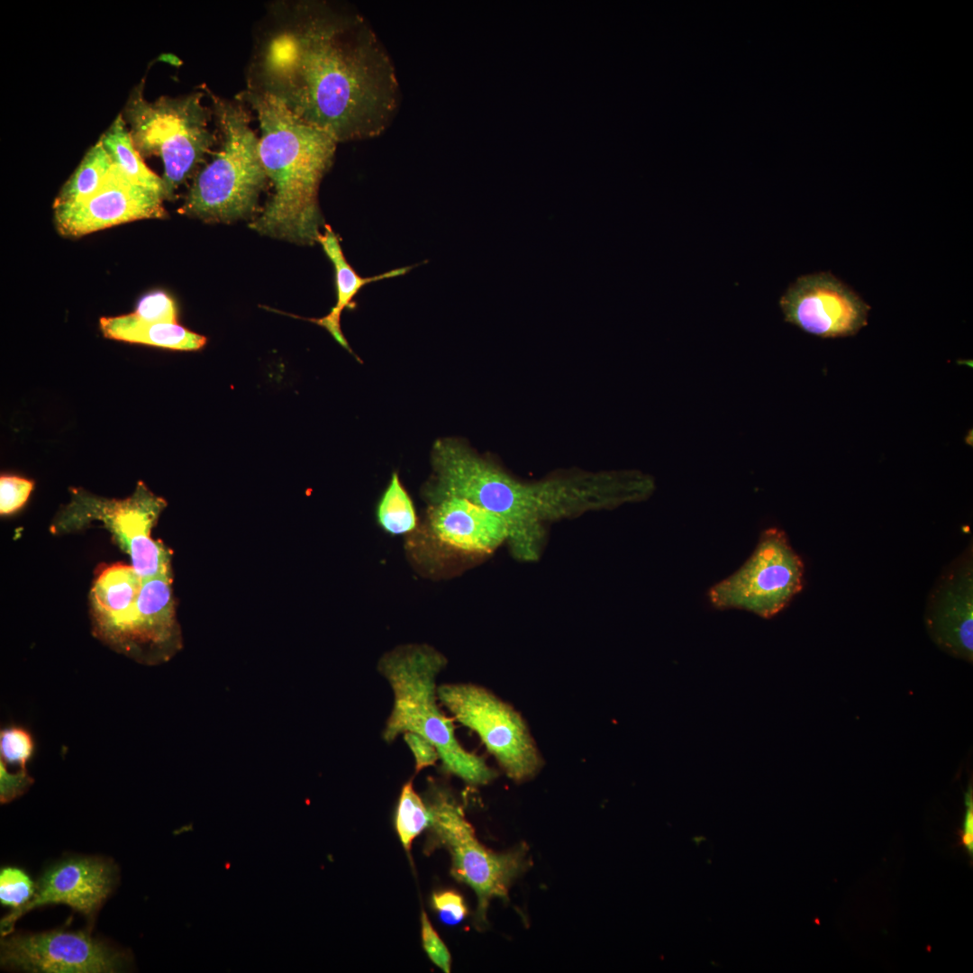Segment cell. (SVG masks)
Listing matches in <instances>:
<instances>
[{"label":"cell","mask_w":973,"mask_h":973,"mask_svg":"<svg viewBox=\"0 0 973 973\" xmlns=\"http://www.w3.org/2000/svg\"><path fill=\"white\" fill-rule=\"evenodd\" d=\"M246 81L337 142L381 134L400 100L395 67L367 20L330 1L271 2Z\"/></svg>","instance_id":"6da1fadb"},{"label":"cell","mask_w":973,"mask_h":973,"mask_svg":"<svg viewBox=\"0 0 973 973\" xmlns=\"http://www.w3.org/2000/svg\"><path fill=\"white\" fill-rule=\"evenodd\" d=\"M445 492L498 515L508 529L512 555L539 559L548 523L586 513L610 510L649 498L655 481L635 469L576 472L523 481L471 449L458 451L443 475Z\"/></svg>","instance_id":"7a4b0ae2"},{"label":"cell","mask_w":973,"mask_h":973,"mask_svg":"<svg viewBox=\"0 0 973 973\" xmlns=\"http://www.w3.org/2000/svg\"><path fill=\"white\" fill-rule=\"evenodd\" d=\"M236 97L257 114L259 155L274 187L250 229L298 244L317 242L323 225L319 186L333 163L338 142L266 94L246 88Z\"/></svg>","instance_id":"3957f363"},{"label":"cell","mask_w":973,"mask_h":973,"mask_svg":"<svg viewBox=\"0 0 973 973\" xmlns=\"http://www.w3.org/2000/svg\"><path fill=\"white\" fill-rule=\"evenodd\" d=\"M446 665V657L427 644L400 646L381 657L377 668L394 696L382 738L389 743L402 733H417L435 746L446 773L470 785L488 784L496 772L461 746L452 720L438 705L436 678Z\"/></svg>","instance_id":"277c9868"},{"label":"cell","mask_w":973,"mask_h":973,"mask_svg":"<svg viewBox=\"0 0 973 973\" xmlns=\"http://www.w3.org/2000/svg\"><path fill=\"white\" fill-rule=\"evenodd\" d=\"M209 94L218 149L194 179L180 209L206 222H231L254 212L268 177L251 110L239 98Z\"/></svg>","instance_id":"5b68a950"},{"label":"cell","mask_w":973,"mask_h":973,"mask_svg":"<svg viewBox=\"0 0 973 973\" xmlns=\"http://www.w3.org/2000/svg\"><path fill=\"white\" fill-rule=\"evenodd\" d=\"M203 92L181 96L144 99L142 84L131 95L125 115L139 153L158 155L164 164L162 177L165 199L177 188L217 143L216 132L209 129L210 107L203 105Z\"/></svg>","instance_id":"8992f818"},{"label":"cell","mask_w":973,"mask_h":973,"mask_svg":"<svg viewBox=\"0 0 973 973\" xmlns=\"http://www.w3.org/2000/svg\"><path fill=\"white\" fill-rule=\"evenodd\" d=\"M430 814L427 852L444 848L450 857V874L476 894L474 923L483 929L494 898L508 899L513 882L526 869L525 846L495 852L476 837L461 806L445 788L432 787L426 804Z\"/></svg>","instance_id":"52a82bcc"},{"label":"cell","mask_w":973,"mask_h":973,"mask_svg":"<svg viewBox=\"0 0 973 973\" xmlns=\"http://www.w3.org/2000/svg\"><path fill=\"white\" fill-rule=\"evenodd\" d=\"M805 565L786 532L765 529L750 556L733 573L714 584L707 600L715 609L742 610L771 618L804 587Z\"/></svg>","instance_id":"ba28073f"},{"label":"cell","mask_w":973,"mask_h":973,"mask_svg":"<svg viewBox=\"0 0 973 973\" xmlns=\"http://www.w3.org/2000/svg\"><path fill=\"white\" fill-rule=\"evenodd\" d=\"M438 700L453 718L475 732L505 774L515 781L532 777L541 759L522 716L483 687L442 684Z\"/></svg>","instance_id":"9c48e42d"},{"label":"cell","mask_w":973,"mask_h":973,"mask_svg":"<svg viewBox=\"0 0 973 973\" xmlns=\"http://www.w3.org/2000/svg\"><path fill=\"white\" fill-rule=\"evenodd\" d=\"M787 323L823 338L855 335L868 323L870 307L830 272L799 277L780 297Z\"/></svg>","instance_id":"30bf717a"},{"label":"cell","mask_w":973,"mask_h":973,"mask_svg":"<svg viewBox=\"0 0 973 973\" xmlns=\"http://www.w3.org/2000/svg\"><path fill=\"white\" fill-rule=\"evenodd\" d=\"M0 959L5 967L45 973L114 972L123 965L119 952L89 932L61 929L4 939Z\"/></svg>","instance_id":"8fae6325"},{"label":"cell","mask_w":973,"mask_h":973,"mask_svg":"<svg viewBox=\"0 0 973 973\" xmlns=\"http://www.w3.org/2000/svg\"><path fill=\"white\" fill-rule=\"evenodd\" d=\"M72 514L80 519H98L114 533L131 556L132 566L142 580L169 573V553L150 538V530L165 503L150 494L142 484L132 497L123 501L93 496L74 497Z\"/></svg>","instance_id":"7c38bea8"},{"label":"cell","mask_w":973,"mask_h":973,"mask_svg":"<svg viewBox=\"0 0 973 973\" xmlns=\"http://www.w3.org/2000/svg\"><path fill=\"white\" fill-rule=\"evenodd\" d=\"M162 195L131 179L113 164L101 186L88 197L53 206L58 232L78 238L123 223L167 216Z\"/></svg>","instance_id":"4fadbf2b"},{"label":"cell","mask_w":973,"mask_h":973,"mask_svg":"<svg viewBox=\"0 0 973 973\" xmlns=\"http://www.w3.org/2000/svg\"><path fill=\"white\" fill-rule=\"evenodd\" d=\"M924 623L932 641L952 657L973 659L972 547L943 570L931 591Z\"/></svg>","instance_id":"5bb4252c"},{"label":"cell","mask_w":973,"mask_h":973,"mask_svg":"<svg viewBox=\"0 0 973 973\" xmlns=\"http://www.w3.org/2000/svg\"><path fill=\"white\" fill-rule=\"evenodd\" d=\"M114 880L112 865L99 859L73 858L59 862L41 877L32 898L2 919L1 934L11 933L19 917L45 905L64 904L93 919L110 894Z\"/></svg>","instance_id":"9a60e30c"},{"label":"cell","mask_w":973,"mask_h":973,"mask_svg":"<svg viewBox=\"0 0 973 973\" xmlns=\"http://www.w3.org/2000/svg\"><path fill=\"white\" fill-rule=\"evenodd\" d=\"M170 573L143 580L135 608L118 651L138 662L156 665L180 648Z\"/></svg>","instance_id":"2e32d148"},{"label":"cell","mask_w":973,"mask_h":973,"mask_svg":"<svg viewBox=\"0 0 973 973\" xmlns=\"http://www.w3.org/2000/svg\"><path fill=\"white\" fill-rule=\"evenodd\" d=\"M429 512L433 534L445 545L470 554H488L508 540L498 515L461 497L434 501Z\"/></svg>","instance_id":"e0dca14e"},{"label":"cell","mask_w":973,"mask_h":973,"mask_svg":"<svg viewBox=\"0 0 973 973\" xmlns=\"http://www.w3.org/2000/svg\"><path fill=\"white\" fill-rule=\"evenodd\" d=\"M143 580L133 566L114 564L98 576L91 592L95 634L119 650Z\"/></svg>","instance_id":"ac0fdd59"},{"label":"cell","mask_w":973,"mask_h":973,"mask_svg":"<svg viewBox=\"0 0 973 973\" xmlns=\"http://www.w3.org/2000/svg\"><path fill=\"white\" fill-rule=\"evenodd\" d=\"M324 232L318 236L317 242L321 244L324 253L333 265L337 301L327 315L319 319H311V321L324 327L342 347L350 351L340 326V317L342 310L351 305L354 296L367 284L405 275L413 267L398 268L372 277H361L347 261L340 241L332 227L324 224Z\"/></svg>","instance_id":"d6986e66"},{"label":"cell","mask_w":973,"mask_h":973,"mask_svg":"<svg viewBox=\"0 0 973 973\" xmlns=\"http://www.w3.org/2000/svg\"><path fill=\"white\" fill-rule=\"evenodd\" d=\"M100 328L110 339L141 343L179 350H196L206 343L203 335L190 332L178 323H148L133 314L102 317Z\"/></svg>","instance_id":"ffe728a7"},{"label":"cell","mask_w":973,"mask_h":973,"mask_svg":"<svg viewBox=\"0 0 973 973\" xmlns=\"http://www.w3.org/2000/svg\"><path fill=\"white\" fill-rule=\"evenodd\" d=\"M99 141L113 164L116 165L133 181L162 195L164 197L162 177L145 165L141 154L135 148L131 132L125 127L122 114L115 118Z\"/></svg>","instance_id":"44dd1931"},{"label":"cell","mask_w":973,"mask_h":973,"mask_svg":"<svg viewBox=\"0 0 973 973\" xmlns=\"http://www.w3.org/2000/svg\"><path fill=\"white\" fill-rule=\"evenodd\" d=\"M113 166L100 141L85 154L57 196L53 206L73 204L94 194Z\"/></svg>","instance_id":"7402d4cb"},{"label":"cell","mask_w":973,"mask_h":973,"mask_svg":"<svg viewBox=\"0 0 973 973\" xmlns=\"http://www.w3.org/2000/svg\"><path fill=\"white\" fill-rule=\"evenodd\" d=\"M379 525L388 533L398 535L410 532L416 526L413 502L394 473L377 509Z\"/></svg>","instance_id":"603a6c76"},{"label":"cell","mask_w":973,"mask_h":973,"mask_svg":"<svg viewBox=\"0 0 973 973\" xmlns=\"http://www.w3.org/2000/svg\"><path fill=\"white\" fill-rule=\"evenodd\" d=\"M429 823L428 807L414 791L410 779L401 789L395 817L397 836L410 858L414 840L428 828Z\"/></svg>","instance_id":"cb8c5ba5"},{"label":"cell","mask_w":973,"mask_h":973,"mask_svg":"<svg viewBox=\"0 0 973 973\" xmlns=\"http://www.w3.org/2000/svg\"><path fill=\"white\" fill-rule=\"evenodd\" d=\"M33 751L34 741L26 729L12 725L1 730L0 762L26 769V764Z\"/></svg>","instance_id":"d4e9b609"},{"label":"cell","mask_w":973,"mask_h":973,"mask_svg":"<svg viewBox=\"0 0 973 973\" xmlns=\"http://www.w3.org/2000/svg\"><path fill=\"white\" fill-rule=\"evenodd\" d=\"M35 888L28 875L17 868H5L0 873V901L17 910L33 896Z\"/></svg>","instance_id":"484cf974"},{"label":"cell","mask_w":973,"mask_h":973,"mask_svg":"<svg viewBox=\"0 0 973 973\" xmlns=\"http://www.w3.org/2000/svg\"><path fill=\"white\" fill-rule=\"evenodd\" d=\"M137 318L148 323H177V307L173 299L162 291H156L140 299L132 313Z\"/></svg>","instance_id":"4316f807"},{"label":"cell","mask_w":973,"mask_h":973,"mask_svg":"<svg viewBox=\"0 0 973 973\" xmlns=\"http://www.w3.org/2000/svg\"><path fill=\"white\" fill-rule=\"evenodd\" d=\"M420 921L422 945L426 955L436 967L445 973H450L451 969L450 953L423 910L421 913Z\"/></svg>","instance_id":"83f0119b"},{"label":"cell","mask_w":973,"mask_h":973,"mask_svg":"<svg viewBox=\"0 0 973 973\" xmlns=\"http://www.w3.org/2000/svg\"><path fill=\"white\" fill-rule=\"evenodd\" d=\"M431 904L432 909L445 924H458L468 914L463 896L454 890L445 889L433 892Z\"/></svg>","instance_id":"f1b7e54d"},{"label":"cell","mask_w":973,"mask_h":973,"mask_svg":"<svg viewBox=\"0 0 973 973\" xmlns=\"http://www.w3.org/2000/svg\"><path fill=\"white\" fill-rule=\"evenodd\" d=\"M33 483L15 476L0 478V512L6 514L19 509L27 500Z\"/></svg>","instance_id":"f546056e"},{"label":"cell","mask_w":973,"mask_h":973,"mask_svg":"<svg viewBox=\"0 0 973 973\" xmlns=\"http://www.w3.org/2000/svg\"><path fill=\"white\" fill-rule=\"evenodd\" d=\"M32 782L33 779L28 775L27 770H19L15 773H10L5 766L0 763L1 803H8L23 795Z\"/></svg>","instance_id":"4dcf8cb0"},{"label":"cell","mask_w":973,"mask_h":973,"mask_svg":"<svg viewBox=\"0 0 973 973\" xmlns=\"http://www.w3.org/2000/svg\"><path fill=\"white\" fill-rule=\"evenodd\" d=\"M404 739L414 754L415 773L426 767L434 765L439 759L435 746L421 735L407 732L404 733Z\"/></svg>","instance_id":"1f68e13d"},{"label":"cell","mask_w":973,"mask_h":973,"mask_svg":"<svg viewBox=\"0 0 973 973\" xmlns=\"http://www.w3.org/2000/svg\"><path fill=\"white\" fill-rule=\"evenodd\" d=\"M965 803L967 806L965 818L962 823V829L959 832L961 845L967 850L968 855L972 857L973 853V797L971 786L968 789L965 795Z\"/></svg>","instance_id":"d6a6232c"}]
</instances>
